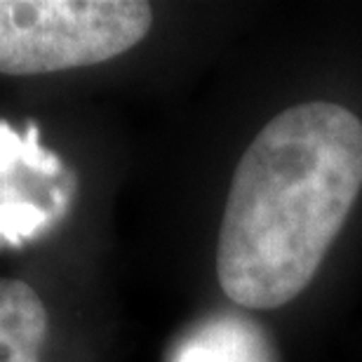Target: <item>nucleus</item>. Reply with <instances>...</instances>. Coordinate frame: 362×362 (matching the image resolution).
Returning <instances> with one entry per match:
<instances>
[{
    "instance_id": "1",
    "label": "nucleus",
    "mask_w": 362,
    "mask_h": 362,
    "mask_svg": "<svg viewBox=\"0 0 362 362\" xmlns=\"http://www.w3.org/2000/svg\"><path fill=\"white\" fill-rule=\"evenodd\" d=\"M362 191V120L306 101L262 127L238 163L216 243L230 301L273 310L315 278Z\"/></svg>"
},
{
    "instance_id": "4",
    "label": "nucleus",
    "mask_w": 362,
    "mask_h": 362,
    "mask_svg": "<svg viewBox=\"0 0 362 362\" xmlns=\"http://www.w3.org/2000/svg\"><path fill=\"white\" fill-rule=\"evenodd\" d=\"M175 362H266V341L257 325L219 317L188 337Z\"/></svg>"
},
{
    "instance_id": "2",
    "label": "nucleus",
    "mask_w": 362,
    "mask_h": 362,
    "mask_svg": "<svg viewBox=\"0 0 362 362\" xmlns=\"http://www.w3.org/2000/svg\"><path fill=\"white\" fill-rule=\"evenodd\" d=\"M151 26L141 0H0V74L94 66L136 47Z\"/></svg>"
},
{
    "instance_id": "3",
    "label": "nucleus",
    "mask_w": 362,
    "mask_h": 362,
    "mask_svg": "<svg viewBox=\"0 0 362 362\" xmlns=\"http://www.w3.org/2000/svg\"><path fill=\"white\" fill-rule=\"evenodd\" d=\"M47 308L24 280L0 278V362H40Z\"/></svg>"
}]
</instances>
